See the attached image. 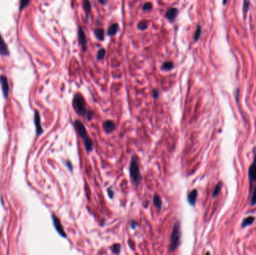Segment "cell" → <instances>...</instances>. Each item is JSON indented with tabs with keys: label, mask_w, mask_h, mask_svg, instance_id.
<instances>
[{
	"label": "cell",
	"mask_w": 256,
	"mask_h": 255,
	"mask_svg": "<svg viewBox=\"0 0 256 255\" xmlns=\"http://www.w3.org/2000/svg\"><path fill=\"white\" fill-rule=\"evenodd\" d=\"M73 106L76 112L79 115L85 117L90 120L92 118V111H89L86 108V103L85 99L81 94H77L73 100Z\"/></svg>",
	"instance_id": "cell-1"
},
{
	"label": "cell",
	"mask_w": 256,
	"mask_h": 255,
	"mask_svg": "<svg viewBox=\"0 0 256 255\" xmlns=\"http://www.w3.org/2000/svg\"><path fill=\"white\" fill-rule=\"evenodd\" d=\"M74 126L77 131L78 132L79 135H80V137L82 138L85 150L88 153L92 151L93 147H94V143H93L92 139L89 137L88 134L87 133V130L85 129V126L83 125V123L79 121V120H76L74 123Z\"/></svg>",
	"instance_id": "cell-2"
},
{
	"label": "cell",
	"mask_w": 256,
	"mask_h": 255,
	"mask_svg": "<svg viewBox=\"0 0 256 255\" xmlns=\"http://www.w3.org/2000/svg\"><path fill=\"white\" fill-rule=\"evenodd\" d=\"M181 224H180V222L178 221H176L174 222L173 230H172V235H171L170 238V252H173L175 250H177L179 245H181Z\"/></svg>",
	"instance_id": "cell-3"
},
{
	"label": "cell",
	"mask_w": 256,
	"mask_h": 255,
	"mask_svg": "<svg viewBox=\"0 0 256 255\" xmlns=\"http://www.w3.org/2000/svg\"><path fill=\"white\" fill-rule=\"evenodd\" d=\"M130 176L134 184H139L141 180V174H140L139 163L136 156H133L132 158L131 163L130 165Z\"/></svg>",
	"instance_id": "cell-4"
},
{
	"label": "cell",
	"mask_w": 256,
	"mask_h": 255,
	"mask_svg": "<svg viewBox=\"0 0 256 255\" xmlns=\"http://www.w3.org/2000/svg\"><path fill=\"white\" fill-rule=\"evenodd\" d=\"M52 218H53V222L54 227H55V228H56V231L58 232V233H59L62 237H64V238L67 237V234H66L65 232H64V230L63 227H62V224H61L59 219L57 218V217L53 214L52 215Z\"/></svg>",
	"instance_id": "cell-5"
},
{
	"label": "cell",
	"mask_w": 256,
	"mask_h": 255,
	"mask_svg": "<svg viewBox=\"0 0 256 255\" xmlns=\"http://www.w3.org/2000/svg\"><path fill=\"white\" fill-rule=\"evenodd\" d=\"M0 83H1L2 89H3L4 97H7L9 92V86L6 76H0Z\"/></svg>",
	"instance_id": "cell-6"
},
{
	"label": "cell",
	"mask_w": 256,
	"mask_h": 255,
	"mask_svg": "<svg viewBox=\"0 0 256 255\" xmlns=\"http://www.w3.org/2000/svg\"><path fill=\"white\" fill-rule=\"evenodd\" d=\"M78 37H79V41L80 45L82 46L83 50L85 51L87 49V40H86V36H85V34L82 28H79V32H78Z\"/></svg>",
	"instance_id": "cell-7"
},
{
	"label": "cell",
	"mask_w": 256,
	"mask_h": 255,
	"mask_svg": "<svg viewBox=\"0 0 256 255\" xmlns=\"http://www.w3.org/2000/svg\"><path fill=\"white\" fill-rule=\"evenodd\" d=\"M115 124L113 120H108L103 122V128L104 131L107 133H110L114 131L115 129Z\"/></svg>",
	"instance_id": "cell-8"
},
{
	"label": "cell",
	"mask_w": 256,
	"mask_h": 255,
	"mask_svg": "<svg viewBox=\"0 0 256 255\" xmlns=\"http://www.w3.org/2000/svg\"><path fill=\"white\" fill-rule=\"evenodd\" d=\"M0 54L2 56H8L9 55L8 47L5 43L1 34H0Z\"/></svg>",
	"instance_id": "cell-9"
},
{
	"label": "cell",
	"mask_w": 256,
	"mask_h": 255,
	"mask_svg": "<svg viewBox=\"0 0 256 255\" xmlns=\"http://www.w3.org/2000/svg\"><path fill=\"white\" fill-rule=\"evenodd\" d=\"M35 123L36 126V131H37L38 135H41L43 133L42 126L41 124V119H40V115L38 111H36L35 113Z\"/></svg>",
	"instance_id": "cell-10"
},
{
	"label": "cell",
	"mask_w": 256,
	"mask_h": 255,
	"mask_svg": "<svg viewBox=\"0 0 256 255\" xmlns=\"http://www.w3.org/2000/svg\"><path fill=\"white\" fill-rule=\"evenodd\" d=\"M197 197H198V192H197V190L194 189L193 190L192 192H190L188 194V197H187V199H188V202L190 205L194 206L196 203V200Z\"/></svg>",
	"instance_id": "cell-11"
},
{
	"label": "cell",
	"mask_w": 256,
	"mask_h": 255,
	"mask_svg": "<svg viewBox=\"0 0 256 255\" xmlns=\"http://www.w3.org/2000/svg\"><path fill=\"white\" fill-rule=\"evenodd\" d=\"M178 9L174 8V7H171V8L168 9L166 11V17H167L170 21H174V19L176 18L178 15Z\"/></svg>",
	"instance_id": "cell-12"
},
{
	"label": "cell",
	"mask_w": 256,
	"mask_h": 255,
	"mask_svg": "<svg viewBox=\"0 0 256 255\" xmlns=\"http://www.w3.org/2000/svg\"><path fill=\"white\" fill-rule=\"evenodd\" d=\"M249 174V177L251 180H256V156L255 157V159H254V162H253V164H252V165L250 166Z\"/></svg>",
	"instance_id": "cell-13"
},
{
	"label": "cell",
	"mask_w": 256,
	"mask_h": 255,
	"mask_svg": "<svg viewBox=\"0 0 256 255\" xmlns=\"http://www.w3.org/2000/svg\"><path fill=\"white\" fill-rule=\"evenodd\" d=\"M118 30V24L114 23L109 26V29H108V35L113 36V35H115L117 33Z\"/></svg>",
	"instance_id": "cell-14"
},
{
	"label": "cell",
	"mask_w": 256,
	"mask_h": 255,
	"mask_svg": "<svg viewBox=\"0 0 256 255\" xmlns=\"http://www.w3.org/2000/svg\"><path fill=\"white\" fill-rule=\"evenodd\" d=\"M153 204H154V206L157 207V209H160L161 207H162V205H163L162 200H161L160 197L158 195V194H156V195H154V197H153Z\"/></svg>",
	"instance_id": "cell-15"
},
{
	"label": "cell",
	"mask_w": 256,
	"mask_h": 255,
	"mask_svg": "<svg viewBox=\"0 0 256 255\" xmlns=\"http://www.w3.org/2000/svg\"><path fill=\"white\" fill-rule=\"evenodd\" d=\"M254 221H255V218L253 216H249L248 218H245L242 223V228H245V227L251 225L254 222Z\"/></svg>",
	"instance_id": "cell-16"
},
{
	"label": "cell",
	"mask_w": 256,
	"mask_h": 255,
	"mask_svg": "<svg viewBox=\"0 0 256 255\" xmlns=\"http://www.w3.org/2000/svg\"><path fill=\"white\" fill-rule=\"evenodd\" d=\"M250 2L249 0H243V11L244 18H246V15L247 14L248 11L249 9Z\"/></svg>",
	"instance_id": "cell-17"
},
{
	"label": "cell",
	"mask_w": 256,
	"mask_h": 255,
	"mask_svg": "<svg viewBox=\"0 0 256 255\" xmlns=\"http://www.w3.org/2000/svg\"><path fill=\"white\" fill-rule=\"evenodd\" d=\"M96 37H98L100 41H103L104 40V31L102 29H98L95 30Z\"/></svg>",
	"instance_id": "cell-18"
},
{
	"label": "cell",
	"mask_w": 256,
	"mask_h": 255,
	"mask_svg": "<svg viewBox=\"0 0 256 255\" xmlns=\"http://www.w3.org/2000/svg\"><path fill=\"white\" fill-rule=\"evenodd\" d=\"M83 7H84L85 12L87 14H89L91 11V9H92V6H91V3L88 0H84L83 1Z\"/></svg>",
	"instance_id": "cell-19"
},
{
	"label": "cell",
	"mask_w": 256,
	"mask_h": 255,
	"mask_svg": "<svg viewBox=\"0 0 256 255\" xmlns=\"http://www.w3.org/2000/svg\"><path fill=\"white\" fill-rule=\"evenodd\" d=\"M201 35H202V27H201L200 26H197L196 33H195V35H194L195 41H198V39L200 38Z\"/></svg>",
	"instance_id": "cell-20"
},
{
	"label": "cell",
	"mask_w": 256,
	"mask_h": 255,
	"mask_svg": "<svg viewBox=\"0 0 256 255\" xmlns=\"http://www.w3.org/2000/svg\"><path fill=\"white\" fill-rule=\"evenodd\" d=\"M121 245L120 244H115L112 247V252H113L114 254H119L121 252Z\"/></svg>",
	"instance_id": "cell-21"
},
{
	"label": "cell",
	"mask_w": 256,
	"mask_h": 255,
	"mask_svg": "<svg viewBox=\"0 0 256 255\" xmlns=\"http://www.w3.org/2000/svg\"><path fill=\"white\" fill-rule=\"evenodd\" d=\"M30 1H31V0H20V10H23V9L26 8V7L28 6V4H29Z\"/></svg>",
	"instance_id": "cell-22"
},
{
	"label": "cell",
	"mask_w": 256,
	"mask_h": 255,
	"mask_svg": "<svg viewBox=\"0 0 256 255\" xmlns=\"http://www.w3.org/2000/svg\"><path fill=\"white\" fill-rule=\"evenodd\" d=\"M221 188H222V183H219L217 185V186L215 187V189H214L213 191V197H216V196L218 195V194L220 192Z\"/></svg>",
	"instance_id": "cell-23"
},
{
	"label": "cell",
	"mask_w": 256,
	"mask_h": 255,
	"mask_svg": "<svg viewBox=\"0 0 256 255\" xmlns=\"http://www.w3.org/2000/svg\"><path fill=\"white\" fill-rule=\"evenodd\" d=\"M173 67H174V64L172 63V61L165 62V63L163 64V67L165 70H168H168H171L173 68Z\"/></svg>",
	"instance_id": "cell-24"
},
{
	"label": "cell",
	"mask_w": 256,
	"mask_h": 255,
	"mask_svg": "<svg viewBox=\"0 0 256 255\" xmlns=\"http://www.w3.org/2000/svg\"><path fill=\"white\" fill-rule=\"evenodd\" d=\"M106 55V50L104 49H100V50L98 52V59L102 60L105 57Z\"/></svg>",
	"instance_id": "cell-25"
},
{
	"label": "cell",
	"mask_w": 256,
	"mask_h": 255,
	"mask_svg": "<svg viewBox=\"0 0 256 255\" xmlns=\"http://www.w3.org/2000/svg\"><path fill=\"white\" fill-rule=\"evenodd\" d=\"M147 27H148V22L146 21L140 22L139 23V25H138V28L141 30H145L147 29Z\"/></svg>",
	"instance_id": "cell-26"
},
{
	"label": "cell",
	"mask_w": 256,
	"mask_h": 255,
	"mask_svg": "<svg viewBox=\"0 0 256 255\" xmlns=\"http://www.w3.org/2000/svg\"><path fill=\"white\" fill-rule=\"evenodd\" d=\"M143 10L144 11H150L151 8H152V4L151 2H146L143 5Z\"/></svg>",
	"instance_id": "cell-27"
},
{
	"label": "cell",
	"mask_w": 256,
	"mask_h": 255,
	"mask_svg": "<svg viewBox=\"0 0 256 255\" xmlns=\"http://www.w3.org/2000/svg\"><path fill=\"white\" fill-rule=\"evenodd\" d=\"M256 204V187H255V192H254L253 193V198H252V204L254 205Z\"/></svg>",
	"instance_id": "cell-28"
},
{
	"label": "cell",
	"mask_w": 256,
	"mask_h": 255,
	"mask_svg": "<svg viewBox=\"0 0 256 255\" xmlns=\"http://www.w3.org/2000/svg\"><path fill=\"white\" fill-rule=\"evenodd\" d=\"M138 226H139V224L136 223V222H134V221H133V222L130 223V227H131L132 229H135V228H137Z\"/></svg>",
	"instance_id": "cell-29"
},
{
	"label": "cell",
	"mask_w": 256,
	"mask_h": 255,
	"mask_svg": "<svg viewBox=\"0 0 256 255\" xmlns=\"http://www.w3.org/2000/svg\"><path fill=\"white\" fill-rule=\"evenodd\" d=\"M107 192H108V194H109V198H113V195H114V192H113V191L112 190V189H110V188L108 189Z\"/></svg>",
	"instance_id": "cell-30"
},
{
	"label": "cell",
	"mask_w": 256,
	"mask_h": 255,
	"mask_svg": "<svg viewBox=\"0 0 256 255\" xmlns=\"http://www.w3.org/2000/svg\"><path fill=\"white\" fill-rule=\"evenodd\" d=\"M153 96L154 98H157L159 97V92L157 89H154L153 91Z\"/></svg>",
	"instance_id": "cell-31"
},
{
	"label": "cell",
	"mask_w": 256,
	"mask_h": 255,
	"mask_svg": "<svg viewBox=\"0 0 256 255\" xmlns=\"http://www.w3.org/2000/svg\"><path fill=\"white\" fill-rule=\"evenodd\" d=\"M67 166L69 168L70 171H72V170H73V168H72V166H71V163L69 161L67 162Z\"/></svg>",
	"instance_id": "cell-32"
},
{
	"label": "cell",
	"mask_w": 256,
	"mask_h": 255,
	"mask_svg": "<svg viewBox=\"0 0 256 255\" xmlns=\"http://www.w3.org/2000/svg\"><path fill=\"white\" fill-rule=\"evenodd\" d=\"M98 1H99V2L100 4H102V5H105V4L107 3V0H98Z\"/></svg>",
	"instance_id": "cell-33"
},
{
	"label": "cell",
	"mask_w": 256,
	"mask_h": 255,
	"mask_svg": "<svg viewBox=\"0 0 256 255\" xmlns=\"http://www.w3.org/2000/svg\"><path fill=\"white\" fill-rule=\"evenodd\" d=\"M228 0H223V5H226Z\"/></svg>",
	"instance_id": "cell-34"
}]
</instances>
